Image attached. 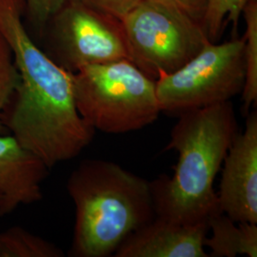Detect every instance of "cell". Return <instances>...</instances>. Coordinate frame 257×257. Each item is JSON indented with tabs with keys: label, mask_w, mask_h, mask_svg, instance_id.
I'll return each mask as SVG.
<instances>
[{
	"label": "cell",
	"mask_w": 257,
	"mask_h": 257,
	"mask_svg": "<svg viewBox=\"0 0 257 257\" xmlns=\"http://www.w3.org/2000/svg\"><path fill=\"white\" fill-rule=\"evenodd\" d=\"M22 0H0V35L13 53L19 82L0 119L9 135L51 169L79 156L95 131L74 101L73 73L40 50L21 21Z\"/></svg>",
	"instance_id": "obj_1"
},
{
	"label": "cell",
	"mask_w": 257,
	"mask_h": 257,
	"mask_svg": "<svg viewBox=\"0 0 257 257\" xmlns=\"http://www.w3.org/2000/svg\"><path fill=\"white\" fill-rule=\"evenodd\" d=\"M165 151L178 160L172 177L151 181L156 216L181 224L207 222L220 211L213 185L239 133L231 101L177 115Z\"/></svg>",
	"instance_id": "obj_2"
},
{
	"label": "cell",
	"mask_w": 257,
	"mask_h": 257,
	"mask_svg": "<svg viewBox=\"0 0 257 257\" xmlns=\"http://www.w3.org/2000/svg\"><path fill=\"white\" fill-rule=\"evenodd\" d=\"M75 207L70 256L108 257L156 217L151 181L103 159H85L68 178Z\"/></svg>",
	"instance_id": "obj_3"
},
{
	"label": "cell",
	"mask_w": 257,
	"mask_h": 257,
	"mask_svg": "<svg viewBox=\"0 0 257 257\" xmlns=\"http://www.w3.org/2000/svg\"><path fill=\"white\" fill-rule=\"evenodd\" d=\"M73 79L76 109L94 131L136 132L161 113L156 80L128 59L84 66Z\"/></svg>",
	"instance_id": "obj_4"
},
{
	"label": "cell",
	"mask_w": 257,
	"mask_h": 257,
	"mask_svg": "<svg viewBox=\"0 0 257 257\" xmlns=\"http://www.w3.org/2000/svg\"><path fill=\"white\" fill-rule=\"evenodd\" d=\"M121 22L130 60L155 80L180 69L211 42L201 23L150 0H141Z\"/></svg>",
	"instance_id": "obj_5"
},
{
	"label": "cell",
	"mask_w": 257,
	"mask_h": 257,
	"mask_svg": "<svg viewBox=\"0 0 257 257\" xmlns=\"http://www.w3.org/2000/svg\"><path fill=\"white\" fill-rule=\"evenodd\" d=\"M246 80L244 38L208 42L188 63L156 80L161 112L184 111L230 101L241 94Z\"/></svg>",
	"instance_id": "obj_6"
},
{
	"label": "cell",
	"mask_w": 257,
	"mask_h": 257,
	"mask_svg": "<svg viewBox=\"0 0 257 257\" xmlns=\"http://www.w3.org/2000/svg\"><path fill=\"white\" fill-rule=\"evenodd\" d=\"M55 24L49 55L56 64L75 73L87 65L128 59L119 19L67 0L53 17Z\"/></svg>",
	"instance_id": "obj_7"
},
{
	"label": "cell",
	"mask_w": 257,
	"mask_h": 257,
	"mask_svg": "<svg viewBox=\"0 0 257 257\" xmlns=\"http://www.w3.org/2000/svg\"><path fill=\"white\" fill-rule=\"evenodd\" d=\"M219 191L221 212L237 223L257 224V112L232 141L223 161Z\"/></svg>",
	"instance_id": "obj_8"
},
{
	"label": "cell",
	"mask_w": 257,
	"mask_h": 257,
	"mask_svg": "<svg viewBox=\"0 0 257 257\" xmlns=\"http://www.w3.org/2000/svg\"><path fill=\"white\" fill-rule=\"evenodd\" d=\"M207 222L181 224L156 216L132 232L113 253L115 257H209L204 242Z\"/></svg>",
	"instance_id": "obj_9"
},
{
	"label": "cell",
	"mask_w": 257,
	"mask_h": 257,
	"mask_svg": "<svg viewBox=\"0 0 257 257\" xmlns=\"http://www.w3.org/2000/svg\"><path fill=\"white\" fill-rule=\"evenodd\" d=\"M48 170L11 135L0 136V216L21 205L40 201L43 197L41 184Z\"/></svg>",
	"instance_id": "obj_10"
},
{
	"label": "cell",
	"mask_w": 257,
	"mask_h": 257,
	"mask_svg": "<svg viewBox=\"0 0 257 257\" xmlns=\"http://www.w3.org/2000/svg\"><path fill=\"white\" fill-rule=\"evenodd\" d=\"M211 235L204 246L211 249L212 257L257 256V224L237 223L218 211L208 221Z\"/></svg>",
	"instance_id": "obj_11"
},
{
	"label": "cell",
	"mask_w": 257,
	"mask_h": 257,
	"mask_svg": "<svg viewBox=\"0 0 257 257\" xmlns=\"http://www.w3.org/2000/svg\"><path fill=\"white\" fill-rule=\"evenodd\" d=\"M63 256V251L55 244L23 228L0 231V257Z\"/></svg>",
	"instance_id": "obj_12"
},
{
	"label": "cell",
	"mask_w": 257,
	"mask_h": 257,
	"mask_svg": "<svg viewBox=\"0 0 257 257\" xmlns=\"http://www.w3.org/2000/svg\"><path fill=\"white\" fill-rule=\"evenodd\" d=\"M246 31L244 35V56L246 80L242 91L243 109L248 110L257 101V0H248L242 11Z\"/></svg>",
	"instance_id": "obj_13"
},
{
	"label": "cell",
	"mask_w": 257,
	"mask_h": 257,
	"mask_svg": "<svg viewBox=\"0 0 257 257\" xmlns=\"http://www.w3.org/2000/svg\"><path fill=\"white\" fill-rule=\"evenodd\" d=\"M248 0H210L203 28L209 40L216 43L224 33L228 23L233 25L234 30L242 17V11Z\"/></svg>",
	"instance_id": "obj_14"
},
{
	"label": "cell",
	"mask_w": 257,
	"mask_h": 257,
	"mask_svg": "<svg viewBox=\"0 0 257 257\" xmlns=\"http://www.w3.org/2000/svg\"><path fill=\"white\" fill-rule=\"evenodd\" d=\"M19 82V72L14 61L13 53L0 35V115L8 105ZM2 135H9V133L0 119V136Z\"/></svg>",
	"instance_id": "obj_15"
},
{
	"label": "cell",
	"mask_w": 257,
	"mask_h": 257,
	"mask_svg": "<svg viewBox=\"0 0 257 257\" xmlns=\"http://www.w3.org/2000/svg\"><path fill=\"white\" fill-rule=\"evenodd\" d=\"M83 5L108 15L115 19H122L131 10L134 9L141 0H76Z\"/></svg>",
	"instance_id": "obj_16"
},
{
	"label": "cell",
	"mask_w": 257,
	"mask_h": 257,
	"mask_svg": "<svg viewBox=\"0 0 257 257\" xmlns=\"http://www.w3.org/2000/svg\"><path fill=\"white\" fill-rule=\"evenodd\" d=\"M31 18L38 27L47 22L64 5L67 0H25Z\"/></svg>",
	"instance_id": "obj_17"
},
{
	"label": "cell",
	"mask_w": 257,
	"mask_h": 257,
	"mask_svg": "<svg viewBox=\"0 0 257 257\" xmlns=\"http://www.w3.org/2000/svg\"><path fill=\"white\" fill-rule=\"evenodd\" d=\"M150 1L158 2L167 6L174 7L175 9L183 12L190 18H192L203 25V20L205 19L210 0H150Z\"/></svg>",
	"instance_id": "obj_18"
}]
</instances>
